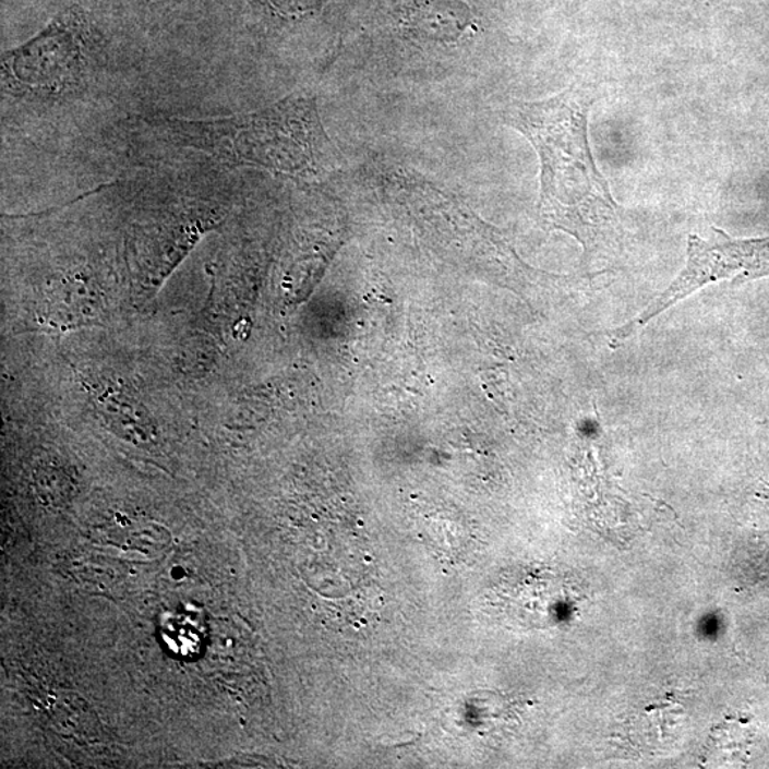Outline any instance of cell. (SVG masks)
<instances>
[{
	"mask_svg": "<svg viewBox=\"0 0 769 769\" xmlns=\"http://www.w3.org/2000/svg\"><path fill=\"white\" fill-rule=\"evenodd\" d=\"M170 142L217 160L279 175H314L325 160L326 134L314 99L293 96L265 110L226 118L153 119Z\"/></svg>",
	"mask_w": 769,
	"mask_h": 769,
	"instance_id": "cell-2",
	"label": "cell"
},
{
	"mask_svg": "<svg viewBox=\"0 0 769 769\" xmlns=\"http://www.w3.org/2000/svg\"><path fill=\"white\" fill-rule=\"evenodd\" d=\"M769 277V237L733 240L724 231L712 228L711 239L689 236L687 265L663 293L652 300L640 315L613 329L610 339L618 345L645 328L661 312L685 300L708 284L731 279L735 284Z\"/></svg>",
	"mask_w": 769,
	"mask_h": 769,
	"instance_id": "cell-4",
	"label": "cell"
},
{
	"mask_svg": "<svg viewBox=\"0 0 769 769\" xmlns=\"http://www.w3.org/2000/svg\"><path fill=\"white\" fill-rule=\"evenodd\" d=\"M37 493L45 501L62 503L72 492L73 483L69 474L58 466H46L36 473Z\"/></svg>",
	"mask_w": 769,
	"mask_h": 769,
	"instance_id": "cell-7",
	"label": "cell"
},
{
	"mask_svg": "<svg viewBox=\"0 0 769 769\" xmlns=\"http://www.w3.org/2000/svg\"><path fill=\"white\" fill-rule=\"evenodd\" d=\"M96 46L91 17L73 3L26 44L4 51L3 92L27 100L68 95L86 81Z\"/></svg>",
	"mask_w": 769,
	"mask_h": 769,
	"instance_id": "cell-3",
	"label": "cell"
},
{
	"mask_svg": "<svg viewBox=\"0 0 769 769\" xmlns=\"http://www.w3.org/2000/svg\"><path fill=\"white\" fill-rule=\"evenodd\" d=\"M101 404L111 423L124 432L130 440L137 436L140 440H146V417L132 400H125L124 396H120L119 399L103 398Z\"/></svg>",
	"mask_w": 769,
	"mask_h": 769,
	"instance_id": "cell-6",
	"label": "cell"
},
{
	"mask_svg": "<svg viewBox=\"0 0 769 769\" xmlns=\"http://www.w3.org/2000/svg\"><path fill=\"white\" fill-rule=\"evenodd\" d=\"M103 310L101 293L85 274H73L53 283L46 293L44 319L60 329L96 323Z\"/></svg>",
	"mask_w": 769,
	"mask_h": 769,
	"instance_id": "cell-5",
	"label": "cell"
},
{
	"mask_svg": "<svg viewBox=\"0 0 769 769\" xmlns=\"http://www.w3.org/2000/svg\"><path fill=\"white\" fill-rule=\"evenodd\" d=\"M598 99L596 86L579 83L546 100L512 101L501 111L502 120L528 137L539 154L540 217L579 240L589 277L617 259L626 242L622 208L587 139V120Z\"/></svg>",
	"mask_w": 769,
	"mask_h": 769,
	"instance_id": "cell-1",
	"label": "cell"
}]
</instances>
